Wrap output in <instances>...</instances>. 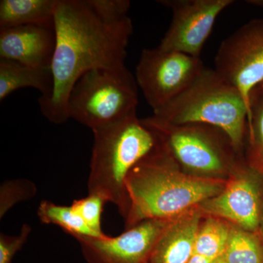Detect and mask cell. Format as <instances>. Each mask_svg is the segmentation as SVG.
Masks as SVG:
<instances>
[{
  "mask_svg": "<svg viewBox=\"0 0 263 263\" xmlns=\"http://www.w3.org/2000/svg\"><path fill=\"white\" fill-rule=\"evenodd\" d=\"M129 8L128 0H57L53 91L46 100H38L49 122L60 124L68 120L69 95L86 72L125 67L133 33Z\"/></svg>",
  "mask_w": 263,
  "mask_h": 263,
  "instance_id": "1",
  "label": "cell"
},
{
  "mask_svg": "<svg viewBox=\"0 0 263 263\" xmlns=\"http://www.w3.org/2000/svg\"><path fill=\"white\" fill-rule=\"evenodd\" d=\"M220 180L186 174L159 141L153 152L132 169L127 180L130 208L126 230L147 219H171L221 193Z\"/></svg>",
  "mask_w": 263,
  "mask_h": 263,
  "instance_id": "2",
  "label": "cell"
},
{
  "mask_svg": "<svg viewBox=\"0 0 263 263\" xmlns=\"http://www.w3.org/2000/svg\"><path fill=\"white\" fill-rule=\"evenodd\" d=\"M94 144L88 179L89 195L117 205L127 218L130 208L126 180L132 169L157 148L159 140L137 112L93 131Z\"/></svg>",
  "mask_w": 263,
  "mask_h": 263,
  "instance_id": "3",
  "label": "cell"
},
{
  "mask_svg": "<svg viewBox=\"0 0 263 263\" xmlns=\"http://www.w3.org/2000/svg\"><path fill=\"white\" fill-rule=\"evenodd\" d=\"M155 117L174 124H203L221 129L237 153L243 145L250 113L241 94L214 69L205 67L193 84Z\"/></svg>",
  "mask_w": 263,
  "mask_h": 263,
  "instance_id": "4",
  "label": "cell"
},
{
  "mask_svg": "<svg viewBox=\"0 0 263 263\" xmlns=\"http://www.w3.org/2000/svg\"><path fill=\"white\" fill-rule=\"evenodd\" d=\"M138 86L127 67L96 69L74 85L67 103L69 119L95 131L137 112Z\"/></svg>",
  "mask_w": 263,
  "mask_h": 263,
  "instance_id": "5",
  "label": "cell"
},
{
  "mask_svg": "<svg viewBox=\"0 0 263 263\" xmlns=\"http://www.w3.org/2000/svg\"><path fill=\"white\" fill-rule=\"evenodd\" d=\"M178 165L195 176L222 175L234 165L237 153L221 129L203 124H174L152 117L142 119Z\"/></svg>",
  "mask_w": 263,
  "mask_h": 263,
  "instance_id": "6",
  "label": "cell"
},
{
  "mask_svg": "<svg viewBox=\"0 0 263 263\" xmlns=\"http://www.w3.org/2000/svg\"><path fill=\"white\" fill-rule=\"evenodd\" d=\"M200 58L157 46L141 52L136 80L153 111L181 95L205 68Z\"/></svg>",
  "mask_w": 263,
  "mask_h": 263,
  "instance_id": "7",
  "label": "cell"
},
{
  "mask_svg": "<svg viewBox=\"0 0 263 263\" xmlns=\"http://www.w3.org/2000/svg\"><path fill=\"white\" fill-rule=\"evenodd\" d=\"M214 70L240 91L250 113V95L263 81V18L237 29L218 48Z\"/></svg>",
  "mask_w": 263,
  "mask_h": 263,
  "instance_id": "8",
  "label": "cell"
},
{
  "mask_svg": "<svg viewBox=\"0 0 263 263\" xmlns=\"http://www.w3.org/2000/svg\"><path fill=\"white\" fill-rule=\"evenodd\" d=\"M172 12L169 29L159 47L200 58L216 18L233 0H160Z\"/></svg>",
  "mask_w": 263,
  "mask_h": 263,
  "instance_id": "9",
  "label": "cell"
},
{
  "mask_svg": "<svg viewBox=\"0 0 263 263\" xmlns=\"http://www.w3.org/2000/svg\"><path fill=\"white\" fill-rule=\"evenodd\" d=\"M170 219H147L117 237H79L87 263H148L157 240Z\"/></svg>",
  "mask_w": 263,
  "mask_h": 263,
  "instance_id": "10",
  "label": "cell"
},
{
  "mask_svg": "<svg viewBox=\"0 0 263 263\" xmlns=\"http://www.w3.org/2000/svg\"><path fill=\"white\" fill-rule=\"evenodd\" d=\"M250 179L247 175H238L220 193L200 204L199 209L247 231L257 229L260 216L259 196L257 186Z\"/></svg>",
  "mask_w": 263,
  "mask_h": 263,
  "instance_id": "11",
  "label": "cell"
},
{
  "mask_svg": "<svg viewBox=\"0 0 263 263\" xmlns=\"http://www.w3.org/2000/svg\"><path fill=\"white\" fill-rule=\"evenodd\" d=\"M54 27L24 25L0 29V59L34 67H51L55 48Z\"/></svg>",
  "mask_w": 263,
  "mask_h": 263,
  "instance_id": "12",
  "label": "cell"
},
{
  "mask_svg": "<svg viewBox=\"0 0 263 263\" xmlns=\"http://www.w3.org/2000/svg\"><path fill=\"white\" fill-rule=\"evenodd\" d=\"M201 212L197 206L170 219L148 263H188L194 254Z\"/></svg>",
  "mask_w": 263,
  "mask_h": 263,
  "instance_id": "13",
  "label": "cell"
},
{
  "mask_svg": "<svg viewBox=\"0 0 263 263\" xmlns=\"http://www.w3.org/2000/svg\"><path fill=\"white\" fill-rule=\"evenodd\" d=\"M41 91L39 100L51 96L53 87L51 67H34L13 60L0 59V100L22 88Z\"/></svg>",
  "mask_w": 263,
  "mask_h": 263,
  "instance_id": "14",
  "label": "cell"
},
{
  "mask_svg": "<svg viewBox=\"0 0 263 263\" xmlns=\"http://www.w3.org/2000/svg\"><path fill=\"white\" fill-rule=\"evenodd\" d=\"M57 0H1L0 29L24 25L54 27Z\"/></svg>",
  "mask_w": 263,
  "mask_h": 263,
  "instance_id": "15",
  "label": "cell"
},
{
  "mask_svg": "<svg viewBox=\"0 0 263 263\" xmlns=\"http://www.w3.org/2000/svg\"><path fill=\"white\" fill-rule=\"evenodd\" d=\"M37 216L41 222L55 224L74 238H100L83 220L72 206L57 205L53 202L43 200L37 209Z\"/></svg>",
  "mask_w": 263,
  "mask_h": 263,
  "instance_id": "16",
  "label": "cell"
},
{
  "mask_svg": "<svg viewBox=\"0 0 263 263\" xmlns=\"http://www.w3.org/2000/svg\"><path fill=\"white\" fill-rule=\"evenodd\" d=\"M230 228L211 216L200 224L195 239L194 254L214 260L222 257L229 238Z\"/></svg>",
  "mask_w": 263,
  "mask_h": 263,
  "instance_id": "17",
  "label": "cell"
},
{
  "mask_svg": "<svg viewBox=\"0 0 263 263\" xmlns=\"http://www.w3.org/2000/svg\"><path fill=\"white\" fill-rule=\"evenodd\" d=\"M222 258L226 263H263V249L249 231L233 227L230 228Z\"/></svg>",
  "mask_w": 263,
  "mask_h": 263,
  "instance_id": "18",
  "label": "cell"
},
{
  "mask_svg": "<svg viewBox=\"0 0 263 263\" xmlns=\"http://www.w3.org/2000/svg\"><path fill=\"white\" fill-rule=\"evenodd\" d=\"M252 122L247 125L250 155L257 163L263 164V95L258 86L250 95Z\"/></svg>",
  "mask_w": 263,
  "mask_h": 263,
  "instance_id": "19",
  "label": "cell"
},
{
  "mask_svg": "<svg viewBox=\"0 0 263 263\" xmlns=\"http://www.w3.org/2000/svg\"><path fill=\"white\" fill-rule=\"evenodd\" d=\"M106 201L101 197L89 195L84 198L79 199L72 202V209L80 215L86 226L94 231L100 238H106L102 230L101 219L103 207Z\"/></svg>",
  "mask_w": 263,
  "mask_h": 263,
  "instance_id": "20",
  "label": "cell"
},
{
  "mask_svg": "<svg viewBox=\"0 0 263 263\" xmlns=\"http://www.w3.org/2000/svg\"><path fill=\"white\" fill-rule=\"evenodd\" d=\"M0 191V217L2 219L15 204L32 198L36 193V188L29 180H12L3 183Z\"/></svg>",
  "mask_w": 263,
  "mask_h": 263,
  "instance_id": "21",
  "label": "cell"
},
{
  "mask_svg": "<svg viewBox=\"0 0 263 263\" xmlns=\"http://www.w3.org/2000/svg\"><path fill=\"white\" fill-rule=\"evenodd\" d=\"M31 228L24 224L21 233L15 236L0 235V263H11L15 254L21 250L30 234Z\"/></svg>",
  "mask_w": 263,
  "mask_h": 263,
  "instance_id": "22",
  "label": "cell"
},
{
  "mask_svg": "<svg viewBox=\"0 0 263 263\" xmlns=\"http://www.w3.org/2000/svg\"><path fill=\"white\" fill-rule=\"evenodd\" d=\"M212 260L202 257V256L197 255V254H193V257L190 259L188 263H211Z\"/></svg>",
  "mask_w": 263,
  "mask_h": 263,
  "instance_id": "23",
  "label": "cell"
},
{
  "mask_svg": "<svg viewBox=\"0 0 263 263\" xmlns=\"http://www.w3.org/2000/svg\"><path fill=\"white\" fill-rule=\"evenodd\" d=\"M246 3L247 4L253 5V6L263 8V0H247Z\"/></svg>",
  "mask_w": 263,
  "mask_h": 263,
  "instance_id": "24",
  "label": "cell"
},
{
  "mask_svg": "<svg viewBox=\"0 0 263 263\" xmlns=\"http://www.w3.org/2000/svg\"><path fill=\"white\" fill-rule=\"evenodd\" d=\"M211 263H226V261L224 260V259L222 258V257H219V258H217L213 260Z\"/></svg>",
  "mask_w": 263,
  "mask_h": 263,
  "instance_id": "25",
  "label": "cell"
},
{
  "mask_svg": "<svg viewBox=\"0 0 263 263\" xmlns=\"http://www.w3.org/2000/svg\"><path fill=\"white\" fill-rule=\"evenodd\" d=\"M257 86H258L259 89H260L261 92H262L263 95V81Z\"/></svg>",
  "mask_w": 263,
  "mask_h": 263,
  "instance_id": "26",
  "label": "cell"
}]
</instances>
